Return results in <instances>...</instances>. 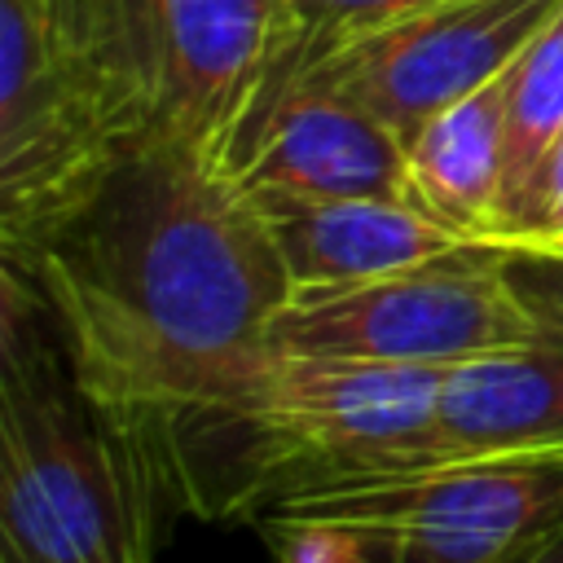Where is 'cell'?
Listing matches in <instances>:
<instances>
[{
	"label": "cell",
	"mask_w": 563,
	"mask_h": 563,
	"mask_svg": "<svg viewBox=\"0 0 563 563\" xmlns=\"http://www.w3.org/2000/svg\"><path fill=\"white\" fill-rule=\"evenodd\" d=\"M18 268L84 400L141 449L229 365L268 347L290 299L242 176L145 132Z\"/></svg>",
	"instance_id": "1"
},
{
	"label": "cell",
	"mask_w": 563,
	"mask_h": 563,
	"mask_svg": "<svg viewBox=\"0 0 563 563\" xmlns=\"http://www.w3.org/2000/svg\"><path fill=\"white\" fill-rule=\"evenodd\" d=\"M444 369L260 347L180 405L145 453L194 515H260L273 497L413 462H440Z\"/></svg>",
	"instance_id": "2"
},
{
	"label": "cell",
	"mask_w": 563,
	"mask_h": 563,
	"mask_svg": "<svg viewBox=\"0 0 563 563\" xmlns=\"http://www.w3.org/2000/svg\"><path fill=\"white\" fill-rule=\"evenodd\" d=\"M145 132L132 0H0L4 264H26Z\"/></svg>",
	"instance_id": "3"
},
{
	"label": "cell",
	"mask_w": 563,
	"mask_h": 563,
	"mask_svg": "<svg viewBox=\"0 0 563 563\" xmlns=\"http://www.w3.org/2000/svg\"><path fill=\"white\" fill-rule=\"evenodd\" d=\"M35 286L4 268L0 563H154L150 453L62 374Z\"/></svg>",
	"instance_id": "4"
},
{
	"label": "cell",
	"mask_w": 563,
	"mask_h": 563,
	"mask_svg": "<svg viewBox=\"0 0 563 563\" xmlns=\"http://www.w3.org/2000/svg\"><path fill=\"white\" fill-rule=\"evenodd\" d=\"M255 523H330L387 541L396 563H523L563 532V449L440 457L321 479Z\"/></svg>",
	"instance_id": "5"
},
{
	"label": "cell",
	"mask_w": 563,
	"mask_h": 563,
	"mask_svg": "<svg viewBox=\"0 0 563 563\" xmlns=\"http://www.w3.org/2000/svg\"><path fill=\"white\" fill-rule=\"evenodd\" d=\"M515 264L519 255L501 246H462L356 286L295 290L268 343L330 361L449 369L541 330L545 308L519 286Z\"/></svg>",
	"instance_id": "6"
},
{
	"label": "cell",
	"mask_w": 563,
	"mask_h": 563,
	"mask_svg": "<svg viewBox=\"0 0 563 563\" xmlns=\"http://www.w3.org/2000/svg\"><path fill=\"white\" fill-rule=\"evenodd\" d=\"M559 9L563 0H449L343 40L282 84L312 79L409 141L431 114L501 79Z\"/></svg>",
	"instance_id": "7"
},
{
	"label": "cell",
	"mask_w": 563,
	"mask_h": 563,
	"mask_svg": "<svg viewBox=\"0 0 563 563\" xmlns=\"http://www.w3.org/2000/svg\"><path fill=\"white\" fill-rule=\"evenodd\" d=\"M154 132L238 172L246 132L290 57L286 0H132Z\"/></svg>",
	"instance_id": "8"
},
{
	"label": "cell",
	"mask_w": 563,
	"mask_h": 563,
	"mask_svg": "<svg viewBox=\"0 0 563 563\" xmlns=\"http://www.w3.org/2000/svg\"><path fill=\"white\" fill-rule=\"evenodd\" d=\"M246 189L303 198H413L405 141L356 101L312 84H282L255 114L238 154Z\"/></svg>",
	"instance_id": "9"
},
{
	"label": "cell",
	"mask_w": 563,
	"mask_h": 563,
	"mask_svg": "<svg viewBox=\"0 0 563 563\" xmlns=\"http://www.w3.org/2000/svg\"><path fill=\"white\" fill-rule=\"evenodd\" d=\"M295 290L356 286L409 264L479 246L449 229L418 202L400 198H303L282 189H251Z\"/></svg>",
	"instance_id": "10"
},
{
	"label": "cell",
	"mask_w": 563,
	"mask_h": 563,
	"mask_svg": "<svg viewBox=\"0 0 563 563\" xmlns=\"http://www.w3.org/2000/svg\"><path fill=\"white\" fill-rule=\"evenodd\" d=\"M435 444L440 457L563 449V312L545 308L528 343L471 356L440 374Z\"/></svg>",
	"instance_id": "11"
},
{
	"label": "cell",
	"mask_w": 563,
	"mask_h": 563,
	"mask_svg": "<svg viewBox=\"0 0 563 563\" xmlns=\"http://www.w3.org/2000/svg\"><path fill=\"white\" fill-rule=\"evenodd\" d=\"M405 154L422 211L479 246L506 233V75L431 114Z\"/></svg>",
	"instance_id": "12"
},
{
	"label": "cell",
	"mask_w": 563,
	"mask_h": 563,
	"mask_svg": "<svg viewBox=\"0 0 563 563\" xmlns=\"http://www.w3.org/2000/svg\"><path fill=\"white\" fill-rule=\"evenodd\" d=\"M563 136V9L506 70V229L510 216Z\"/></svg>",
	"instance_id": "13"
},
{
	"label": "cell",
	"mask_w": 563,
	"mask_h": 563,
	"mask_svg": "<svg viewBox=\"0 0 563 563\" xmlns=\"http://www.w3.org/2000/svg\"><path fill=\"white\" fill-rule=\"evenodd\" d=\"M435 4H449V0H286V9H290V57H286L277 84L286 75H295L299 66H308L312 57H321L325 48H334L343 40H356L374 26H387L396 18H413V13L435 9Z\"/></svg>",
	"instance_id": "14"
},
{
	"label": "cell",
	"mask_w": 563,
	"mask_h": 563,
	"mask_svg": "<svg viewBox=\"0 0 563 563\" xmlns=\"http://www.w3.org/2000/svg\"><path fill=\"white\" fill-rule=\"evenodd\" d=\"M273 563H396L387 541L330 523H260Z\"/></svg>",
	"instance_id": "15"
},
{
	"label": "cell",
	"mask_w": 563,
	"mask_h": 563,
	"mask_svg": "<svg viewBox=\"0 0 563 563\" xmlns=\"http://www.w3.org/2000/svg\"><path fill=\"white\" fill-rule=\"evenodd\" d=\"M554 238H563V136L550 145V154L532 172V180L510 216V229L493 246H501L510 255H528Z\"/></svg>",
	"instance_id": "16"
},
{
	"label": "cell",
	"mask_w": 563,
	"mask_h": 563,
	"mask_svg": "<svg viewBox=\"0 0 563 563\" xmlns=\"http://www.w3.org/2000/svg\"><path fill=\"white\" fill-rule=\"evenodd\" d=\"M519 260H545V264H563V238L541 242L537 251H528V255H519Z\"/></svg>",
	"instance_id": "17"
},
{
	"label": "cell",
	"mask_w": 563,
	"mask_h": 563,
	"mask_svg": "<svg viewBox=\"0 0 563 563\" xmlns=\"http://www.w3.org/2000/svg\"><path fill=\"white\" fill-rule=\"evenodd\" d=\"M523 563H563V532H559L554 541H545V545H541L532 559H523Z\"/></svg>",
	"instance_id": "18"
}]
</instances>
